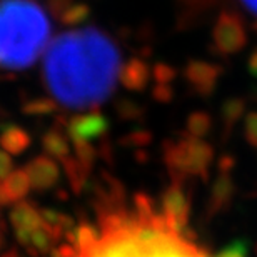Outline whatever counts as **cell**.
Returning <instances> with one entry per match:
<instances>
[{
	"mask_svg": "<svg viewBox=\"0 0 257 257\" xmlns=\"http://www.w3.org/2000/svg\"><path fill=\"white\" fill-rule=\"evenodd\" d=\"M120 67V52L110 35L84 27L67 30L47 45L42 75L59 104L87 110L114 94Z\"/></svg>",
	"mask_w": 257,
	"mask_h": 257,
	"instance_id": "obj_1",
	"label": "cell"
},
{
	"mask_svg": "<svg viewBox=\"0 0 257 257\" xmlns=\"http://www.w3.org/2000/svg\"><path fill=\"white\" fill-rule=\"evenodd\" d=\"M102 232L94 242L79 247L77 257H207L167 222L164 214L124 212L100 217Z\"/></svg>",
	"mask_w": 257,
	"mask_h": 257,
	"instance_id": "obj_2",
	"label": "cell"
},
{
	"mask_svg": "<svg viewBox=\"0 0 257 257\" xmlns=\"http://www.w3.org/2000/svg\"><path fill=\"white\" fill-rule=\"evenodd\" d=\"M50 22L34 0H0V69L32 67L49 45Z\"/></svg>",
	"mask_w": 257,
	"mask_h": 257,
	"instance_id": "obj_3",
	"label": "cell"
},
{
	"mask_svg": "<svg viewBox=\"0 0 257 257\" xmlns=\"http://www.w3.org/2000/svg\"><path fill=\"white\" fill-rule=\"evenodd\" d=\"M162 159L172 181L186 182L189 177H199L207 182L214 164V147L205 139L186 132L179 139L164 141Z\"/></svg>",
	"mask_w": 257,
	"mask_h": 257,
	"instance_id": "obj_4",
	"label": "cell"
},
{
	"mask_svg": "<svg viewBox=\"0 0 257 257\" xmlns=\"http://www.w3.org/2000/svg\"><path fill=\"white\" fill-rule=\"evenodd\" d=\"M247 45L244 20L232 10H224L212 25V50L220 57L235 55Z\"/></svg>",
	"mask_w": 257,
	"mask_h": 257,
	"instance_id": "obj_5",
	"label": "cell"
},
{
	"mask_svg": "<svg viewBox=\"0 0 257 257\" xmlns=\"http://www.w3.org/2000/svg\"><path fill=\"white\" fill-rule=\"evenodd\" d=\"M235 161L230 156H222L217 162V172L212 181V187H210L207 207H205V214L207 217H215L219 214H224L225 210L230 209L232 205L237 189H235V182L232 177Z\"/></svg>",
	"mask_w": 257,
	"mask_h": 257,
	"instance_id": "obj_6",
	"label": "cell"
},
{
	"mask_svg": "<svg viewBox=\"0 0 257 257\" xmlns=\"http://www.w3.org/2000/svg\"><path fill=\"white\" fill-rule=\"evenodd\" d=\"M161 207L167 222L177 230L187 227L192 210L191 191L184 181H172L161 194Z\"/></svg>",
	"mask_w": 257,
	"mask_h": 257,
	"instance_id": "obj_7",
	"label": "cell"
},
{
	"mask_svg": "<svg viewBox=\"0 0 257 257\" xmlns=\"http://www.w3.org/2000/svg\"><path fill=\"white\" fill-rule=\"evenodd\" d=\"M92 202H94V209L97 210L99 217L124 212L125 189L119 179L104 172L92 184Z\"/></svg>",
	"mask_w": 257,
	"mask_h": 257,
	"instance_id": "obj_8",
	"label": "cell"
},
{
	"mask_svg": "<svg viewBox=\"0 0 257 257\" xmlns=\"http://www.w3.org/2000/svg\"><path fill=\"white\" fill-rule=\"evenodd\" d=\"M222 74L224 69L220 65L200 59L189 60L184 67V79H186L189 89L194 92V95L202 97V99L214 95Z\"/></svg>",
	"mask_w": 257,
	"mask_h": 257,
	"instance_id": "obj_9",
	"label": "cell"
},
{
	"mask_svg": "<svg viewBox=\"0 0 257 257\" xmlns=\"http://www.w3.org/2000/svg\"><path fill=\"white\" fill-rule=\"evenodd\" d=\"M109 120L107 117L97 109H89L87 112L77 114L70 117L65 122V132L72 144L77 142H92V141H102L107 137L109 132Z\"/></svg>",
	"mask_w": 257,
	"mask_h": 257,
	"instance_id": "obj_10",
	"label": "cell"
},
{
	"mask_svg": "<svg viewBox=\"0 0 257 257\" xmlns=\"http://www.w3.org/2000/svg\"><path fill=\"white\" fill-rule=\"evenodd\" d=\"M9 220L12 224L15 240L27 247L30 242V234L34 229H37L42 224V214L40 209L35 204H32L30 200H19L12 205V210L9 214Z\"/></svg>",
	"mask_w": 257,
	"mask_h": 257,
	"instance_id": "obj_11",
	"label": "cell"
},
{
	"mask_svg": "<svg viewBox=\"0 0 257 257\" xmlns=\"http://www.w3.org/2000/svg\"><path fill=\"white\" fill-rule=\"evenodd\" d=\"M25 171L29 174L30 186L37 192H47L54 189L60 181V167L55 159L47 154L37 156L25 166Z\"/></svg>",
	"mask_w": 257,
	"mask_h": 257,
	"instance_id": "obj_12",
	"label": "cell"
},
{
	"mask_svg": "<svg viewBox=\"0 0 257 257\" xmlns=\"http://www.w3.org/2000/svg\"><path fill=\"white\" fill-rule=\"evenodd\" d=\"M152 79V69L141 57L128 59L125 64H122L119 72V82L124 89L131 92L146 90Z\"/></svg>",
	"mask_w": 257,
	"mask_h": 257,
	"instance_id": "obj_13",
	"label": "cell"
},
{
	"mask_svg": "<svg viewBox=\"0 0 257 257\" xmlns=\"http://www.w3.org/2000/svg\"><path fill=\"white\" fill-rule=\"evenodd\" d=\"M67 182L72 189L74 194H82V191L89 186L90 176H92V169L94 166H89V164L82 162L79 157L74 156V152L70 154L69 157L62 162Z\"/></svg>",
	"mask_w": 257,
	"mask_h": 257,
	"instance_id": "obj_14",
	"label": "cell"
},
{
	"mask_svg": "<svg viewBox=\"0 0 257 257\" xmlns=\"http://www.w3.org/2000/svg\"><path fill=\"white\" fill-rule=\"evenodd\" d=\"M32 146V137L24 127L9 124L0 131V147L10 156H22Z\"/></svg>",
	"mask_w": 257,
	"mask_h": 257,
	"instance_id": "obj_15",
	"label": "cell"
},
{
	"mask_svg": "<svg viewBox=\"0 0 257 257\" xmlns=\"http://www.w3.org/2000/svg\"><path fill=\"white\" fill-rule=\"evenodd\" d=\"M42 149L47 156L55 159L57 162H64L72 154V141L65 131L50 128L42 137Z\"/></svg>",
	"mask_w": 257,
	"mask_h": 257,
	"instance_id": "obj_16",
	"label": "cell"
},
{
	"mask_svg": "<svg viewBox=\"0 0 257 257\" xmlns=\"http://www.w3.org/2000/svg\"><path fill=\"white\" fill-rule=\"evenodd\" d=\"M57 242H59V239L55 237L52 227L42 220V224H40L37 229L32 230V234H30V242L25 249H27V252L32 257L47 255L52 252Z\"/></svg>",
	"mask_w": 257,
	"mask_h": 257,
	"instance_id": "obj_17",
	"label": "cell"
},
{
	"mask_svg": "<svg viewBox=\"0 0 257 257\" xmlns=\"http://www.w3.org/2000/svg\"><path fill=\"white\" fill-rule=\"evenodd\" d=\"M0 182H2L4 191H5V194H7V197H9L12 205L15 202H19V200L27 197V194L30 192V189H32V186H30L29 174H27V171H25V167L14 169V171Z\"/></svg>",
	"mask_w": 257,
	"mask_h": 257,
	"instance_id": "obj_18",
	"label": "cell"
},
{
	"mask_svg": "<svg viewBox=\"0 0 257 257\" xmlns=\"http://www.w3.org/2000/svg\"><path fill=\"white\" fill-rule=\"evenodd\" d=\"M245 117V100L242 97H229L220 107V120L224 127V137H229L234 128Z\"/></svg>",
	"mask_w": 257,
	"mask_h": 257,
	"instance_id": "obj_19",
	"label": "cell"
},
{
	"mask_svg": "<svg viewBox=\"0 0 257 257\" xmlns=\"http://www.w3.org/2000/svg\"><path fill=\"white\" fill-rule=\"evenodd\" d=\"M59 102L54 97H29L25 99L22 104V114L30 115V117H45V115H52L57 112Z\"/></svg>",
	"mask_w": 257,
	"mask_h": 257,
	"instance_id": "obj_20",
	"label": "cell"
},
{
	"mask_svg": "<svg viewBox=\"0 0 257 257\" xmlns=\"http://www.w3.org/2000/svg\"><path fill=\"white\" fill-rule=\"evenodd\" d=\"M214 127V120L210 117L209 112L205 110H194L192 114H189L186 120V132L189 136L205 139L210 134Z\"/></svg>",
	"mask_w": 257,
	"mask_h": 257,
	"instance_id": "obj_21",
	"label": "cell"
},
{
	"mask_svg": "<svg viewBox=\"0 0 257 257\" xmlns=\"http://www.w3.org/2000/svg\"><path fill=\"white\" fill-rule=\"evenodd\" d=\"M115 114L119 115V119L125 122H137L142 120L146 115V109L139 102L132 99H119L115 102Z\"/></svg>",
	"mask_w": 257,
	"mask_h": 257,
	"instance_id": "obj_22",
	"label": "cell"
},
{
	"mask_svg": "<svg viewBox=\"0 0 257 257\" xmlns=\"http://www.w3.org/2000/svg\"><path fill=\"white\" fill-rule=\"evenodd\" d=\"M90 15V7L84 2H74L65 12L60 15L59 20L62 22L65 27H79L80 24H84Z\"/></svg>",
	"mask_w": 257,
	"mask_h": 257,
	"instance_id": "obj_23",
	"label": "cell"
},
{
	"mask_svg": "<svg viewBox=\"0 0 257 257\" xmlns=\"http://www.w3.org/2000/svg\"><path fill=\"white\" fill-rule=\"evenodd\" d=\"M151 142H152V132L146 131V128L132 131L122 139V146H125L127 149H137V151H146L151 146Z\"/></svg>",
	"mask_w": 257,
	"mask_h": 257,
	"instance_id": "obj_24",
	"label": "cell"
},
{
	"mask_svg": "<svg viewBox=\"0 0 257 257\" xmlns=\"http://www.w3.org/2000/svg\"><path fill=\"white\" fill-rule=\"evenodd\" d=\"M249 254H250V245L247 240L235 239L230 240L227 245H224L214 257H249Z\"/></svg>",
	"mask_w": 257,
	"mask_h": 257,
	"instance_id": "obj_25",
	"label": "cell"
},
{
	"mask_svg": "<svg viewBox=\"0 0 257 257\" xmlns=\"http://www.w3.org/2000/svg\"><path fill=\"white\" fill-rule=\"evenodd\" d=\"M177 79V70L166 62H157L152 67V80L154 84H172Z\"/></svg>",
	"mask_w": 257,
	"mask_h": 257,
	"instance_id": "obj_26",
	"label": "cell"
},
{
	"mask_svg": "<svg viewBox=\"0 0 257 257\" xmlns=\"http://www.w3.org/2000/svg\"><path fill=\"white\" fill-rule=\"evenodd\" d=\"M242 132H244L245 142H247L252 149H257V110L245 114Z\"/></svg>",
	"mask_w": 257,
	"mask_h": 257,
	"instance_id": "obj_27",
	"label": "cell"
},
{
	"mask_svg": "<svg viewBox=\"0 0 257 257\" xmlns=\"http://www.w3.org/2000/svg\"><path fill=\"white\" fill-rule=\"evenodd\" d=\"M174 85L172 84H154L152 87V99L161 104H169L174 100Z\"/></svg>",
	"mask_w": 257,
	"mask_h": 257,
	"instance_id": "obj_28",
	"label": "cell"
},
{
	"mask_svg": "<svg viewBox=\"0 0 257 257\" xmlns=\"http://www.w3.org/2000/svg\"><path fill=\"white\" fill-rule=\"evenodd\" d=\"M47 2V9L49 12L54 15V17H60L67 9L70 7L72 4H74V0H45Z\"/></svg>",
	"mask_w": 257,
	"mask_h": 257,
	"instance_id": "obj_29",
	"label": "cell"
},
{
	"mask_svg": "<svg viewBox=\"0 0 257 257\" xmlns=\"http://www.w3.org/2000/svg\"><path fill=\"white\" fill-rule=\"evenodd\" d=\"M12 171H14L12 156H10L9 152H5L4 149L0 147V181H4V179L7 177Z\"/></svg>",
	"mask_w": 257,
	"mask_h": 257,
	"instance_id": "obj_30",
	"label": "cell"
},
{
	"mask_svg": "<svg viewBox=\"0 0 257 257\" xmlns=\"http://www.w3.org/2000/svg\"><path fill=\"white\" fill-rule=\"evenodd\" d=\"M247 72L257 79V49H254L247 57Z\"/></svg>",
	"mask_w": 257,
	"mask_h": 257,
	"instance_id": "obj_31",
	"label": "cell"
},
{
	"mask_svg": "<svg viewBox=\"0 0 257 257\" xmlns=\"http://www.w3.org/2000/svg\"><path fill=\"white\" fill-rule=\"evenodd\" d=\"M240 4H242L250 14L257 15V0H240Z\"/></svg>",
	"mask_w": 257,
	"mask_h": 257,
	"instance_id": "obj_32",
	"label": "cell"
},
{
	"mask_svg": "<svg viewBox=\"0 0 257 257\" xmlns=\"http://www.w3.org/2000/svg\"><path fill=\"white\" fill-rule=\"evenodd\" d=\"M0 257H20V255H19V250L17 249H9V250H5V252L0 255Z\"/></svg>",
	"mask_w": 257,
	"mask_h": 257,
	"instance_id": "obj_33",
	"label": "cell"
},
{
	"mask_svg": "<svg viewBox=\"0 0 257 257\" xmlns=\"http://www.w3.org/2000/svg\"><path fill=\"white\" fill-rule=\"evenodd\" d=\"M2 244H4V237H2V232H0V249H2Z\"/></svg>",
	"mask_w": 257,
	"mask_h": 257,
	"instance_id": "obj_34",
	"label": "cell"
},
{
	"mask_svg": "<svg viewBox=\"0 0 257 257\" xmlns=\"http://www.w3.org/2000/svg\"><path fill=\"white\" fill-rule=\"evenodd\" d=\"M254 32L257 34V20H255V24H254Z\"/></svg>",
	"mask_w": 257,
	"mask_h": 257,
	"instance_id": "obj_35",
	"label": "cell"
},
{
	"mask_svg": "<svg viewBox=\"0 0 257 257\" xmlns=\"http://www.w3.org/2000/svg\"><path fill=\"white\" fill-rule=\"evenodd\" d=\"M0 209H2V207H0Z\"/></svg>",
	"mask_w": 257,
	"mask_h": 257,
	"instance_id": "obj_36",
	"label": "cell"
}]
</instances>
